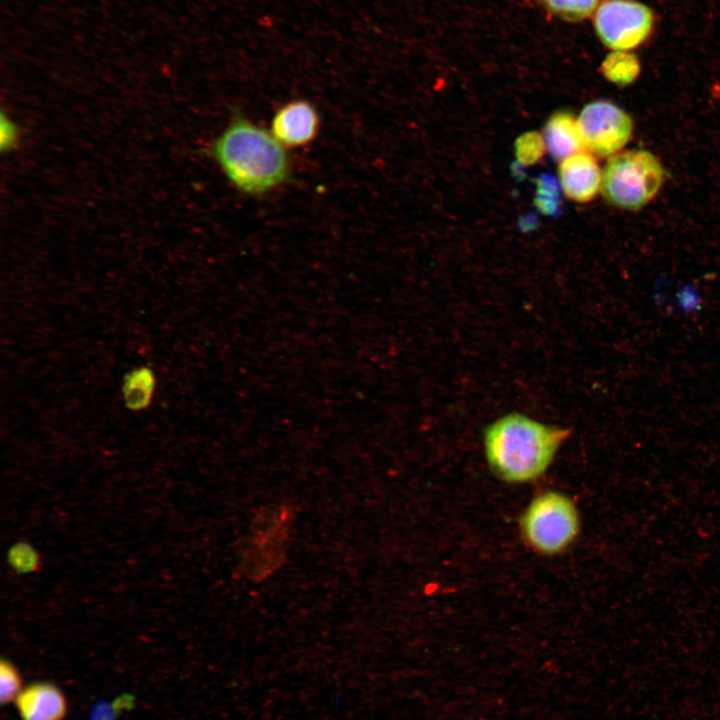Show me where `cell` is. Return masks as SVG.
<instances>
[{
  "label": "cell",
  "instance_id": "1",
  "mask_svg": "<svg viewBox=\"0 0 720 720\" xmlns=\"http://www.w3.org/2000/svg\"><path fill=\"white\" fill-rule=\"evenodd\" d=\"M208 154L229 182L247 195L267 194L291 177L286 147L239 111L208 146Z\"/></svg>",
  "mask_w": 720,
  "mask_h": 720
},
{
  "label": "cell",
  "instance_id": "2",
  "mask_svg": "<svg viewBox=\"0 0 720 720\" xmlns=\"http://www.w3.org/2000/svg\"><path fill=\"white\" fill-rule=\"evenodd\" d=\"M571 433L568 427L509 412L483 429L485 458L498 478L512 484L528 483L548 470Z\"/></svg>",
  "mask_w": 720,
  "mask_h": 720
},
{
  "label": "cell",
  "instance_id": "3",
  "mask_svg": "<svg viewBox=\"0 0 720 720\" xmlns=\"http://www.w3.org/2000/svg\"><path fill=\"white\" fill-rule=\"evenodd\" d=\"M665 180L658 158L646 150L612 155L602 172L601 191L613 206L636 211L648 204Z\"/></svg>",
  "mask_w": 720,
  "mask_h": 720
},
{
  "label": "cell",
  "instance_id": "4",
  "mask_svg": "<svg viewBox=\"0 0 720 720\" xmlns=\"http://www.w3.org/2000/svg\"><path fill=\"white\" fill-rule=\"evenodd\" d=\"M521 535L533 550L544 555L565 551L577 538L580 517L573 500L558 491L534 497L520 518Z\"/></svg>",
  "mask_w": 720,
  "mask_h": 720
},
{
  "label": "cell",
  "instance_id": "5",
  "mask_svg": "<svg viewBox=\"0 0 720 720\" xmlns=\"http://www.w3.org/2000/svg\"><path fill=\"white\" fill-rule=\"evenodd\" d=\"M601 42L614 51H629L642 45L654 29V15L634 0H605L594 15Z\"/></svg>",
  "mask_w": 720,
  "mask_h": 720
},
{
  "label": "cell",
  "instance_id": "6",
  "mask_svg": "<svg viewBox=\"0 0 720 720\" xmlns=\"http://www.w3.org/2000/svg\"><path fill=\"white\" fill-rule=\"evenodd\" d=\"M586 150L599 157L618 153L630 140L633 120L619 106L605 100L587 104L578 118Z\"/></svg>",
  "mask_w": 720,
  "mask_h": 720
},
{
  "label": "cell",
  "instance_id": "7",
  "mask_svg": "<svg viewBox=\"0 0 720 720\" xmlns=\"http://www.w3.org/2000/svg\"><path fill=\"white\" fill-rule=\"evenodd\" d=\"M287 523V511L272 509L257 516L244 560L250 577L263 578L279 566L288 538Z\"/></svg>",
  "mask_w": 720,
  "mask_h": 720
},
{
  "label": "cell",
  "instance_id": "8",
  "mask_svg": "<svg viewBox=\"0 0 720 720\" xmlns=\"http://www.w3.org/2000/svg\"><path fill=\"white\" fill-rule=\"evenodd\" d=\"M270 132L284 147L298 148L311 143L320 129L316 107L304 99L282 104L273 114Z\"/></svg>",
  "mask_w": 720,
  "mask_h": 720
},
{
  "label": "cell",
  "instance_id": "9",
  "mask_svg": "<svg viewBox=\"0 0 720 720\" xmlns=\"http://www.w3.org/2000/svg\"><path fill=\"white\" fill-rule=\"evenodd\" d=\"M559 179L564 194L570 200L584 203L597 195L602 172L593 155L580 152L561 161Z\"/></svg>",
  "mask_w": 720,
  "mask_h": 720
},
{
  "label": "cell",
  "instance_id": "10",
  "mask_svg": "<svg viewBox=\"0 0 720 720\" xmlns=\"http://www.w3.org/2000/svg\"><path fill=\"white\" fill-rule=\"evenodd\" d=\"M14 703L21 720H64L68 712L63 691L49 681L25 686Z\"/></svg>",
  "mask_w": 720,
  "mask_h": 720
},
{
  "label": "cell",
  "instance_id": "11",
  "mask_svg": "<svg viewBox=\"0 0 720 720\" xmlns=\"http://www.w3.org/2000/svg\"><path fill=\"white\" fill-rule=\"evenodd\" d=\"M543 138L555 160L562 161L586 150L578 120L569 112L554 113L545 125Z\"/></svg>",
  "mask_w": 720,
  "mask_h": 720
},
{
  "label": "cell",
  "instance_id": "12",
  "mask_svg": "<svg viewBox=\"0 0 720 720\" xmlns=\"http://www.w3.org/2000/svg\"><path fill=\"white\" fill-rule=\"evenodd\" d=\"M155 378L150 368L142 366L129 372L123 381L122 396L131 410H142L152 399Z\"/></svg>",
  "mask_w": 720,
  "mask_h": 720
},
{
  "label": "cell",
  "instance_id": "13",
  "mask_svg": "<svg viewBox=\"0 0 720 720\" xmlns=\"http://www.w3.org/2000/svg\"><path fill=\"white\" fill-rule=\"evenodd\" d=\"M601 72L609 81L623 86L637 78L640 65L638 59L627 51H614L602 62Z\"/></svg>",
  "mask_w": 720,
  "mask_h": 720
},
{
  "label": "cell",
  "instance_id": "14",
  "mask_svg": "<svg viewBox=\"0 0 720 720\" xmlns=\"http://www.w3.org/2000/svg\"><path fill=\"white\" fill-rule=\"evenodd\" d=\"M541 2L551 14L569 22L588 18L600 5V0H541Z\"/></svg>",
  "mask_w": 720,
  "mask_h": 720
},
{
  "label": "cell",
  "instance_id": "15",
  "mask_svg": "<svg viewBox=\"0 0 720 720\" xmlns=\"http://www.w3.org/2000/svg\"><path fill=\"white\" fill-rule=\"evenodd\" d=\"M23 678L13 662L2 659L0 663V700L2 705L15 702L24 689Z\"/></svg>",
  "mask_w": 720,
  "mask_h": 720
},
{
  "label": "cell",
  "instance_id": "16",
  "mask_svg": "<svg viewBox=\"0 0 720 720\" xmlns=\"http://www.w3.org/2000/svg\"><path fill=\"white\" fill-rule=\"evenodd\" d=\"M544 138L537 132L522 134L515 142L517 160L524 165L538 162L545 153Z\"/></svg>",
  "mask_w": 720,
  "mask_h": 720
},
{
  "label": "cell",
  "instance_id": "17",
  "mask_svg": "<svg viewBox=\"0 0 720 720\" xmlns=\"http://www.w3.org/2000/svg\"><path fill=\"white\" fill-rule=\"evenodd\" d=\"M8 563L18 573H30L39 568L40 557L29 543L17 542L8 552Z\"/></svg>",
  "mask_w": 720,
  "mask_h": 720
},
{
  "label": "cell",
  "instance_id": "18",
  "mask_svg": "<svg viewBox=\"0 0 720 720\" xmlns=\"http://www.w3.org/2000/svg\"><path fill=\"white\" fill-rule=\"evenodd\" d=\"M535 204L545 214H553L558 209V188L552 178L542 177L539 180Z\"/></svg>",
  "mask_w": 720,
  "mask_h": 720
},
{
  "label": "cell",
  "instance_id": "19",
  "mask_svg": "<svg viewBox=\"0 0 720 720\" xmlns=\"http://www.w3.org/2000/svg\"><path fill=\"white\" fill-rule=\"evenodd\" d=\"M0 136V146L2 151H9L15 147L19 136L16 124L4 113L1 115Z\"/></svg>",
  "mask_w": 720,
  "mask_h": 720
},
{
  "label": "cell",
  "instance_id": "20",
  "mask_svg": "<svg viewBox=\"0 0 720 720\" xmlns=\"http://www.w3.org/2000/svg\"><path fill=\"white\" fill-rule=\"evenodd\" d=\"M129 698L130 697H126L124 700V697H121L116 700L114 704L102 703L96 705L92 711L90 720H115L121 710V707L125 704L131 703L129 702Z\"/></svg>",
  "mask_w": 720,
  "mask_h": 720
},
{
  "label": "cell",
  "instance_id": "21",
  "mask_svg": "<svg viewBox=\"0 0 720 720\" xmlns=\"http://www.w3.org/2000/svg\"><path fill=\"white\" fill-rule=\"evenodd\" d=\"M465 720H480V719H465Z\"/></svg>",
  "mask_w": 720,
  "mask_h": 720
}]
</instances>
